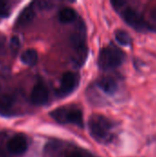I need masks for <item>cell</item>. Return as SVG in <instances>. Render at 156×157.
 I'll return each instance as SVG.
<instances>
[{
    "label": "cell",
    "mask_w": 156,
    "mask_h": 157,
    "mask_svg": "<svg viewBox=\"0 0 156 157\" xmlns=\"http://www.w3.org/2000/svg\"><path fill=\"white\" fill-rule=\"evenodd\" d=\"M27 148V140L21 134L15 135L7 143V150L13 155H21L26 152Z\"/></svg>",
    "instance_id": "obj_7"
},
{
    "label": "cell",
    "mask_w": 156,
    "mask_h": 157,
    "mask_svg": "<svg viewBox=\"0 0 156 157\" xmlns=\"http://www.w3.org/2000/svg\"><path fill=\"white\" fill-rule=\"evenodd\" d=\"M34 17H35V11L31 6H29L20 13V15L17 18V25L21 26V27L27 26L32 22Z\"/></svg>",
    "instance_id": "obj_9"
},
{
    "label": "cell",
    "mask_w": 156,
    "mask_h": 157,
    "mask_svg": "<svg viewBox=\"0 0 156 157\" xmlns=\"http://www.w3.org/2000/svg\"><path fill=\"white\" fill-rule=\"evenodd\" d=\"M122 18L124 21L136 30H145L150 29L148 23L143 18V17L133 8L128 7L125 8L122 12Z\"/></svg>",
    "instance_id": "obj_4"
},
{
    "label": "cell",
    "mask_w": 156,
    "mask_h": 157,
    "mask_svg": "<svg viewBox=\"0 0 156 157\" xmlns=\"http://www.w3.org/2000/svg\"><path fill=\"white\" fill-rule=\"evenodd\" d=\"M12 104V99L10 97H4L1 100H0V106L2 107H5V108H7L9 106H11Z\"/></svg>",
    "instance_id": "obj_14"
},
{
    "label": "cell",
    "mask_w": 156,
    "mask_h": 157,
    "mask_svg": "<svg viewBox=\"0 0 156 157\" xmlns=\"http://www.w3.org/2000/svg\"><path fill=\"white\" fill-rule=\"evenodd\" d=\"M99 88L107 94L112 95L118 91V83L111 76H104L97 82Z\"/></svg>",
    "instance_id": "obj_8"
},
{
    "label": "cell",
    "mask_w": 156,
    "mask_h": 157,
    "mask_svg": "<svg viewBox=\"0 0 156 157\" xmlns=\"http://www.w3.org/2000/svg\"><path fill=\"white\" fill-rule=\"evenodd\" d=\"M11 10L10 6H8L7 3L0 1V17H7L10 16Z\"/></svg>",
    "instance_id": "obj_13"
},
{
    "label": "cell",
    "mask_w": 156,
    "mask_h": 157,
    "mask_svg": "<svg viewBox=\"0 0 156 157\" xmlns=\"http://www.w3.org/2000/svg\"><path fill=\"white\" fill-rule=\"evenodd\" d=\"M88 127L94 139L99 142H104L109 138L113 124L108 118L97 114L90 118Z\"/></svg>",
    "instance_id": "obj_2"
},
{
    "label": "cell",
    "mask_w": 156,
    "mask_h": 157,
    "mask_svg": "<svg viewBox=\"0 0 156 157\" xmlns=\"http://www.w3.org/2000/svg\"><path fill=\"white\" fill-rule=\"evenodd\" d=\"M111 4L114 6V8L119 9V8H121L126 4V2H124V1H112Z\"/></svg>",
    "instance_id": "obj_15"
},
{
    "label": "cell",
    "mask_w": 156,
    "mask_h": 157,
    "mask_svg": "<svg viewBox=\"0 0 156 157\" xmlns=\"http://www.w3.org/2000/svg\"><path fill=\"white\" fill-rule=\"evenodd\" d=\"M51 116L59 123H72L78 127H83V114L79 109H70L68 108H60L55 109Z\"/></svg>",
    "instance_id": "obj_3"
},
{
    "label": "cell",
    "mask_w": 156,
    "mask_h": 157,
    "mask_svg": "<svg viewBox=\"0 0 156 157\" xmlns=\"http://www.w3.org/2000/svg\"><path fill=\"white\" fill-rule=\"evenodd\" d=\"M125 59V53L117 46L110 44L103 48L98 56V66L104 71L119 67Z\"/></svg>",
    "instance_id": "obj_1"
},
{
    "label": "cell",
    "mask_w": 156,
    "mask_h": 157,
    "mask_svg": "<svg viewBox=\"0 0 156 157\" xmlns=\"http://www.w3.org/2000/svg\"><path fill=\"white\" fill-rule=\"evenodd\" d=\"M78 83H79V76L76 74H74L72 72H67L63 74L59 88V95L68 96L76 88Z\"/></svg>",
    "instance_id": "obj_5"
},
{
    "label": "cell",
    "mask_w": 156,
    "mask_h": 157,
    "mask_svg": "<svg viewBox=\"0 0 156 157\" xmlns=\"http://www.w3.org/2000/svg\"><path fill=\"white\" fill-rule=\"evenodd\" d=\"M49 99L48 88L43 84H37L33 86L30 93V100L36 106H42L47 103Z\"/></svg>",
    "instance_id": "obj_6"
},
{
    "label": "cell",
    "mask_w": 156,
    "mask_h": 157,
    "mask_svg": "<svg viewBox=\"0 0 156 157\" xmlns=\"http://www.w3.org/2000/svg\"><path fill=\"white\" fill-rule=\"evenodd\" d=\"M115 39L120 45L123 46H130L132 42L131 35L123 29H118L115 32Z\"/></svg>",
    "instance_id": "obj_12"
},
{
    "label": "cell",
    "mask_w": 156,
    "mask_h": 157,
    "mask_svg": "<svg viewBox=\"0 0 156 157\" xmlns=\"http://www.w3.org/2000/svg\"><path fill=\"white\" fill-rule=\"evenodd\" d=\"M11 46L13 47V49H14V50H17V49L19 47V41H18L17 37H13V38H12V40H11Z\"/></svg>",
    "instance_id": "obj_16"
},
{
    "label": "cell",
    "mask_w": 156,
    "mask_h": 157,
    "mask_svg": "<svg viewBox=\"0 0 156 157\" xmlns=\"http://www.w3.org/2000/svg\"><path fill=\"white\" fill-rule=\"evenodd\" d=\"M38 58H39L38 52L34 49H27L21 54L22 63L29 65V66L35 65L37 63V62H38Z\"/></svg>",
    "instance_id": "obj_10"
},
{
    "label": "cell",
    "mask_w": 156,
    "mask_h": 157,
    "mask_svg": "<svg viewBox=\"0 0 156 157\" xmlns=\"http://www.w3.org/2000/svg\"><path fill=\"white\" fill-rule=\"evenodd\" d=\"M76 17V12L70 7H64L59 12V20L62 23H70Z\"/></svg>",
    "instance_id": "obj_11"
},
{
    "label": "cell",
    "mask_w": 156,
    "mask_h": 157,
    "mask_svg": "<svg viewBox=\"0 0 156 157\" xmlns=\"http://www.w3.org/2000/svg\"><path fill=\"white\" fill-rule=\"evenodd\" d=\"M65 157H82L80 155V154H78V153H76V152H72V153H70L69 155H67Z\"/></svg>",
    "instance_id": "obj_18"
},
{
    "label": "cell",
    "mask_w": 156,
    "mask_h": 157,
    "mask_svg": "<svg viewBox=\"0 0 156 157\" xmlns=\"http://www.w3.org/2000/svg\"><path fill=\"white\" fill-rule=\"evenodd\" d=\"M5 43H6V39L3 35L0 34V51L4 48L5 46Z\"/></svg>",
    "instance_id": "obj_17"
}]
</instances>
